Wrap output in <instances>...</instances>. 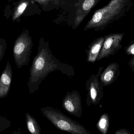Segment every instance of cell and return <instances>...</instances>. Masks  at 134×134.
Listing matches in <instances>:
<instances>
[{"mask_svg": "<svg viewBox=\"0 0 134 134\" xmlns=\"http://www.w3.org/2000/svg\"><path fill=\"white\" fill-rule=\"evenodd\" d=\"M130 65L131 68L134 70V57L131 59L130 61Z\"/></svg>", "mask_w": 134, "mask_h": 134, "instance_id": "cell-20", "label": "cell"}, {"mask_svg": "<svg viewBox=\"0 0 134 134\" xmlns=\"http://www.w3.org/2000/svg\"><path fill=\"white\" fill-rule=\"evenodd\" d=\"M64 109L72 115L80 118L82 115L83 108L81 96L79 91L68 92L63 100Z\"/></svg>", "mask_w": 134, "mask_h": 134, "instance_id": "cell-7", "label": "cell"}, {"mask_svg": "<svg viewBox=\"0 0 134 134\" xmlns=\"http://www.w3.org/2000/svg\"><path fill=\"white\" fill-rule=\"evenodd\" d=\"M41 111L43 115L60 130L73 134H91L82 125L69 118L57 109L46 106L42 107Z\"/></svg>", "mask_w": 134, "mask_h": 134, "instance_id": "cell-3", "label": "cell"}, {"mask_svg": "<svg viewBox=\"0 0 134 134\" xmlns=\"http://www.w3.org/2000/svg\"><path fill=\"white\" fill-rule=\"evenodd\" d=\"M11 124V122L7 118L0 116V133L9 128Z\"/></svg>", "mask_w": 134, "mask_h": 134, "instance_id": "cell-15", "label": "cell"}, {"mask_svg": "<svg viewBox=\"0 0 134 134\" xmlns=\"http://www.w3.org/2000/svg\"><path fill=\"white\" fill-rule=\"evenodd\" d=\"M59 71L69 78L75 76L74 68L72 65L62 63L53 54L49 45L43 38L39 40L37 53L34 57L30 70V77L27 83L30 94L38 91L42 81L51 72Z\"/></svg>", "mask_w": 134, "mask_h": 134, "instance_id": "cell-1", "label": "cell"}, {"mask_svg": "<svg viewBox=\"0 0 134 134\" xmlns=\"http://www.w3.org/2000/svg\"><path fill=\"white\" fill-rule=\"evenodd\" d=\"M124 35V33H117L104 37V41L96 61L114 55L122 46L121 42Z\"/></svg>", "mask_w": 134, "mask_h": 134, "instance_id": "cell-6", "label": "cell"}, {"mask_svg": "<svg viewBox=\"0 0 134 134\" xmlns=\"http://www.w3.org/2000/svg\"><path fill=\"white\" fill-rule=\"evenodd\" d=\"M33 2H37L41 4L46 5L48 4L49 2L51 1L52 0H29Z\"/></svg>", "mask_w": 134, "mask_h": 134, "instance_id": "cell-19", "label": "cell"}, {"mask_svg": "<svg viewBox=\"0 0 134 134\" xmlns=\"http://www.w3.org/2000/svg\"><path fill=\"white\" fill-rule=\"evenodd\" d=\"M133 4V0H111L107 6L95 12L84 30H99L105 28L125 15Z\"/></svg>", "mask_w": 134, "mask_h": 134, "instance_id": "cell-2", "label": "cell"}, {"mask_svg": "<svg viewBox=\"0 0 134 134\" xmlns=\"http://www.w3.org/2000/svg\"><path fill=\"white\" fill-rule=\"evenodd\" d=\"M12 79V68L9 60L0 76V99L5 98L10 91Z\"/></svg>", "mask_w": 134, "mask_h": 134, "instance_id": "cell-8", "label": "cell"}, {"mask_svg": "<svg viewBox=\"0 0 134 134\" xmlns=\"http://www.w3.org/2000/svg\"><path fill=\"white\" fill-rule=\"evenodd\" d=\"M100 0H84L82 3L80 8L78 10L75 19L76 26H79L83 20L91 9L94 7Z\"/></svg>", "mask_w": 134, "mask_h": 134, "instance_id": "cell-11", "label": "cell"}, {"mask_svg": "<svg viewBox=\"0 0 134 134\" xmlns=\"http://www.w3.org/2000/svg\"><path fill=\"white\" fill-rule=\"evenodd\" d=\"M104 37L98 38L93 41L86 50V61L88 63H94L96 61L104 41Z\"/></svg>", "mask_w": 134, "mask_h": 134, "instance_id": "cell-10", "label": "cell"}, {"mask_svg": "<svg viewBox=\"0 0 134 134\" xmlns=\"http://www.w3.org/2000/svg\"><path fill=\"white\" fill-rule=\"evenodd\" d=\"M110 124V118L108 114L104 113L102 115L97 123L96 127L99 132L102 134L108 133Z\"/></svg>", "mask_w": 134, "mask_h": 134, "instance_id": "cell-13", "label": "cell"}, {"mask_svg": "<svg viewBox=\"0 0 134 134\" xmlns=\"http://www.w3.org/2000/svg\"><path fill=\"white\" fill-rule=\"evenodd\" d=\"M127 53L130 55H134V44L130 46L126 50Z\"/></svg>", "mask_w": 134, "mask_h": 134, "instance_id": "cell-18", "label": "cell"}, {"mask_svg": "<svg viewBox=\"0 0 134 134\" xmlns=\"http://www.w3.org/2000/svg\"><path fill=\"white\" fill-rule=\"evenodd\" d=\"M131 132H130L129 131L127 130L126 129H119L116 131L115 133V134H131Z\"/></svg>", "mask_w": 134, "mask_h": 134, "instance_id": "cell-17", "label": "cell"}, {"mask_svg": "<svg viewBox=\"0 0 134 134\" xmlns=\"http://www.w3.org/2000/svg\"><path fill=\"white\" fill-rule=\"evenodd\" d=\"M104 67L100 66L97 72L91 76L86 82V90L87 91L86 102L90 106L99 104L104 96L103 87L100 81V76Z\"/></svg>", "mask_w": 134, "mask_h": 134, "instance_id": "cell-5", "label": "cell"}, {"mask_svg": "<svg viewBox=\"0 0 134 134\" xmlns=\"http://www.w3.org/2000/svg\"><path fill=\"white\" fill-rule=\"evenodd\" d=\"M120 73L119 66L117 63H113L101 73L100 81L103 87L112 84L118 78Z\"/></svg>", "mask_w": 134, "mask_h": 134, "instance_id": "cell-9", "label": "cell"}, {"mask_svg": "<svg viewBox=\"0 0 134 134\" xmlns=\"http://www.w3.org/2000/svg\"><path fill=\"white\" fill-rule=\"evenodd\" d=\"M7 47L6 41L3 39H0V63L3 59Z\"/></svg>", "mask_w": 134, "mask_h": 134, "instance_id": "cell-16", "label": "cell"}, {"mask_svg": "<svg viewBox=\"0 0 134 134\" xmlns=\"http://www.w3.org/2000/svg\"><path fill=\"white\" fill-rule=\"evenodd\" d=\"M29 4V0H22L14 10L12 20L14 21L19 18L24 13Z\"/></svg>", "mask_w": 134, "mask_h": 134, "instance_id": "cell-14", "label": "cell"}, {"mask_svg": "<svg viewBox=\"0 0 134 134\" xmlns=\"http://www.w3.org/2000/svg\"><path fill=\"white\" fill-rule=\"evenodd\" d=\"M25 120L27 127L29 132L32 134H40L41 129L36 119L30 113L26 112L25 115Z\"/></svg>", "mask_w": 134, "mask_h": 134, "instance_id": "cell-12", "label": "cell"}, {"mask_svg": "<svg viewBox=\"0 0 134 134\" xmlns=\"http://www.w3.org/2000/svg\"><path fill=\"white\" fill-rule=\"evenodd\" d=\"M33 45L28 30L23 32L16 39L13 46V57L17 68L20 69L24 66H28Z\"/></svg>", "mask_w": 134, "mask_h": 134, "instance_id": "cell-4", "label": "cell"}]
</instances>
